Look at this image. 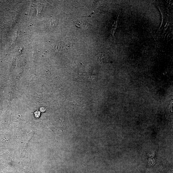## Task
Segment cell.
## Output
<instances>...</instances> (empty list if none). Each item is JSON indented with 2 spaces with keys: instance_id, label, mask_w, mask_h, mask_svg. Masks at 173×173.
I'll list each match as a JSON object with an SVG mask.
<instances>
[{
  "instance_id": "obj_1",
  "label": "cell",
  "mask_w": 173,
  "mask_h": 173,
  "mask_svg": "<svg viewBox=\"0 0 173 173\" xmlns=\"http://www.w3.org/2000/svg\"><path fill=\"white\" fill-rule=\"evenodd\" d=\"M74 24L77 27L84 29H89L90 25L86 22L82 20H77L75 22Z\"/></svg>"
},
{
  "instance_id": "obj_2",
  "label": "cell",
  "mask_w": 173,
  "mask_h": 173,
  "mask_svg": "<svg viewBox=\"0 0 173 173\" xmlns=\"http://www.w3.org/2000/svg\"><path fill=\"white\" fill-rule=\"evenodd\" d=\"M106 54L104 53L99 52L97 53V54L96 56V58L97 60L99 61H103V59L106 58Z\"/></svg>"
},
{
  "instance_id": "obj_3",
  "label": "cell",
  "mask_w": 173,
  "mask_h": 173,
  "mask_svg": "<svg viewBox=\"0 0 173 173\" xmlns=\"http://www.w3.org/2000/svg\"><path fill=\"white\" fill-rule=\"evenodd\" d=\"M119 16L118 17L117 21H116V22H115L114 24H113V26H114V27H113L111 33L113 36V35H114V34L115 33L116 30H117V27L118 24V23L119 20Z\"/></svg>"
}]
</instances>
